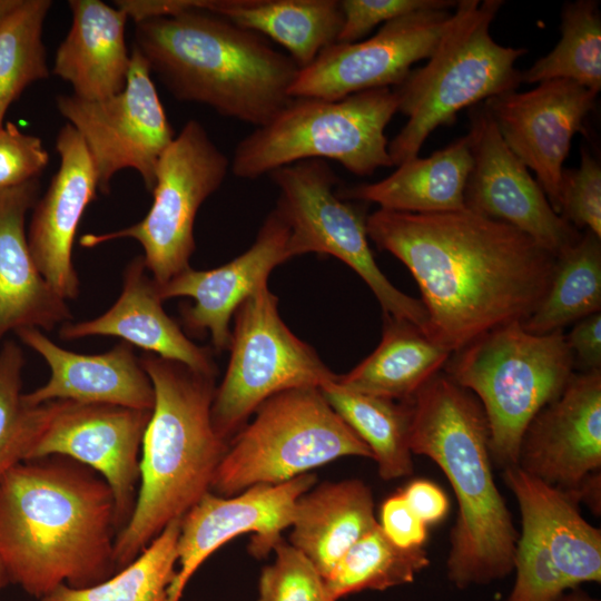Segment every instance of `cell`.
<instances>
[{
    "instance_id": "obj_1",
    "label": "cell",
    "mask_w": 601,
    "mask_h": 601,
    "mask_svg": "<svg viewBox=\"0 0 601 601\" xmlns=\"http://www.w3.org/2000/svg\"><path fill=\"white\" fill-rule=\"evenodd\" d=\"M367 236L420 287L425 334L452 354L525 321L546 295L555 256L521 230L469 209L411 214L378 208Z\"/></svg>"
},
{
    "instance_id": "obj_2",
    "label": "cell",
    "mask_w": 601,
    "mask_h": 601,
    "mask_svg": "<svg viewBox=\"0 0 601 601\" xmlns=\"http://www.w3.org/2000/svg\"><path fill=\"white\" fill-rule=\"evenodd\" d=\"M114 495L89 467L62 456L22 461L0 479V564L38 601L117 572Z\"/></svg>"
},
{
    "instance_id": "obj_3",
    "label": "cell",
    "mask_w": 601,
    "mask_h": 601,
    "mask_svg": "<svg viewBox=\"0 0 601 601\" xmlns=\"http://www.w3.org/2000/svg\"><path fill=\"white\" fill-rule=\"evenodd\" d=\"M412 454L431 459L457 501L446 575L457 589L486 585L513 571L518 534L492 472L490 431L476 396L443 370L408 401Z\"/></svg>"
},
{
    "instance_id": "obj_4",
    "label": "cell",
    "mask_w": 601,
    "mask_h": 601,
    "mask_svg": "<svg viewBox=\"0 0 601 601\" xmlns=\"http://www.w3.org/2000/svg\"><path fill=\"white\" fill-rule=\"evenodd\" d=\"M134 48L175 99L255 128L288 104L299 71L262 35L200 7L136 22Z\"/></svg>"
},
{
    "instance_id": "obj_5",
    "label": "cell",
    "mask_w": 601,
    "mask_h": 601,
    "mask_svg": "<svg viewBox=\"0 0 601 601\" xmlns=\"http://www.w3.org/2000/svg\"><path fill=\"white\" fill-rule=\"evenodd\" d=\"M139 362L152 383L155 404L141 444L135 506L115 540L117 571L210 492L228 446L211 422L216 375L147 352Z\"/></svg>"
},
{
    "instance_id": "obj_6",
    "label": "cell",
    "mask_w": 601,
    "mask_h": 601,
    "mask_svg": "<svg viewBox=\"0 0 601 601\" xmlns=\"http://www.w3.org/2000/svg\"><path fill=\"white\" fill-rule=\"evenodd\" d=\"M503 1L460 0L439 45L423 67L394 87L406 124L388 141L394 166L418 156L428 136L452 124L459 111L515 91L522 82L516 61L524 48L497 43L490 31Z\"/></svg>"
},
{
    "instance_id": "obj_7",
    "label": "cell",
    "mask_w": 601,
    "mask_h": 601,
    "mask_svg": "<svg viewBox=\"0 0 601 601\" xmlns=\"http://www.w3.org/2000/svg\"><path fill=\"white\" fill-rule=\"evenodd\" d=\"M443 371L480 401L492 462L504 470L518 465L528 425L562 393L574 361L562 331L532 334L515 321L454 352Z\"/></svg>"
},
{
    "instance_id": "obj_8",
    "label": "cell",
    "mask_w": 601,
    "mask_h": 601,
    "mask_svg": "<svg viewBox=\"0 0 601 601\" xmlns=\"http://www.w3.org/2000/svg\"><path fill=\"white\" fill-rule=\"evenodd\" d=\"M397 112L392 88L349 95L339 100L297 97L236 146L231 173L256 179L308 159H331L356 176L392 167L385 128Z\"/></svg>"
},
{
    "instance_id": "obj_9",
    "label": "cell",
    "mask_w": 601,
    "mask_h": 601,
    "mask_svg": "<svg viewBox=\"0 0 601 601\" xmlns=\"http://www.w3.org/2000/svg\"><path fill=\"white\" fill-rule=\"evenodd\" d=\"M228 442L211 492L233 496L278 484L343 456L373 459L370 447L331 407L318 387H295L265 400Z\"/></svg>"
},
{
    "instance_id": "obj_10",
    "label": "cell",
    "mask_w": 601,
    "mask_h": 601,
    "mask_svg": "<svg viewBox=\"0 0 601 601\" xmlns=\"http://www.w3.org/2000/svg\"><path fill=\"white\" fill-rule=\"evenodd\" d=\"M269 177L279 193L275 209L289 227L290 258L319 253L341 259L367 284L383 314L425 332L423 303L396 288L378 268L368 244L366 217L353 201L336 194L338 178L325 160L297 161L273 170Z\"/></svg>"
},
{
    "instance_id": "obj_11",
    "label": "cell",
    "mask_w": 601,
    "mask_h": 601,
    "mask_svg": "<svg viewBox=\"0 0 601 601\" xmlns=\"http://www.w3.org/2000/svg\"><path fill=\"white\" fill-rule=\"evenodd\" d=\"M230 161L196 119L188 120L160 156L152 204L138 223L102 234H86L82 247L122 238L137 240L146 267L158 286L184 272L195 250L198 209L225 180Z\"/></svg>"
},
{
    "instance_id": "obj_12",
    "label": "cell",
    "mask_w": 601,
    "mask_h": 601,
    "mask_svg": "<svg viewBox=\"0 0 601 601\" xmlns=\"http://www.w3.org/2000/svg\"><path fill=\"white\" fill-rule=\"evenodd\" d=\"M230 358L211 404L216 433L229 440L268 397L295 387H321L336 377L282 321L267 283L234 314Z\"/></svg>"
},
{
    "instance_id": "obj_13",
    "label": "cell",
    "mask_w": 601,
    "mask_h": 601,
    "mask_svg": "<svg viewBox=\"0 0 601 601\" xmlns=\"http://www.w3.org/2000/svg\"><path fill=\"white\" fill-rule=\"evenodd\" d=\"M56 105L79 136L92 161L98 189L108 194L114 176L131 168L151 193L158 160L175 138L148 63L132 48L125 88L108 98L59 95Z\"/></svg>"
},
{
    "instance_id": "obj_14",
    "label": "cell",
    "mask_w": 601,
    "mask_h": 601,
    "mask_svg": "<svg viewBox=\"0 0 601 601\" xmlns=\"http://www.w3.org/2000/svg\"><path fill=\"white\" fill-rule=\"evenodd\" d=\"M30 407L33 435L26 461L62 456L99 474L114 495L120 531L135 506L152 411L69 400Z\"/></svg>"
},
{
    "instance_id": "obj_15",
    "label": "cell",
    "mask_w": 601,
    "mask_h": 601,
    "mask_svg": "<svg viewBox=\"0 0 601 601\" xmlns=\"http://www.w3.org/2000/svg\"><path fill=\"white\" fill-rule=\"evenodd\" d=\"M452 17V9L415 11L385 22L368 39L335 42L299 69L289 96L339 100L361 91L395 87L414 63L428 59Z\"/></svg>"
},
{
    "instance_id": "obj_16",
    "label": "cell",
    "mask_w": 601,
    "mask_h": 601,
    "mask_svg": "<svg viewBox=\"0 0 601 601\" xmlns=\"http://www.w3.org/2000/svg\"><path fill=\"white\" fill-rule=\"evenodd\" d=\"M472 168L465 208L505 223L558 256L582 233L554 211L541 186L502 139L484 106L470 112Z\"/></svg>"
},
{
    "instance_id": "obj_17",
    "label": "cell",
    "mask_w": 601,
    "mask_h": 601,
    "mask_svg": "<svg viewBox=\"0 0 601 601\" xmlns=\"http://www.w3.org/2000/svg\"><path fill=\"white\" fill-rule=\"evenodd\" d=\"M316 481L308 472L278 484H256L233 496L206 493L180 520L178 569L167 601H180L198 568L237 535L254 533L249 552L259 559L268 555L290 526L298 497Z\"/></svg>"
},
{
    "instance_id": "obj_18",
    "label": "cell",
    "mask_w": 601,
    "mask_h": 601,
    "mask_svg": "<svg viewBox=\"0 0 601 601\" xmlns=\"http://www.w3.org/2000/svg\"><path fill=\"white\" fill-rule=\"evenodd\" d=\"M597 97V92L575 82L556 79L540 82L528 91L502 93L483 104L506 146L534 171L558 214L563 162L573 136L584 130V119L594 109Z\"/></svg>"
},
{
    "instance_id": "obj_19",
    "label": "cell",
    "mask_w": 601,
    "mask_h": 601,
    "mask_svg": "<svg viewBox=\"0 0 601 601\" xmlns=\"http://www.w3.org/2000/svg\"><path fill=\"white\" fill-rule=\"evenodd\" d=\"M516 466L569 493L601 470V371L574 373L532 418Z\"/></svg>"
},
{
    "instance_id": "obj_20",
    "label": "cell",
    "mask_w": 601,
    "mask_h": 601,
    "mask_svg": "<svg viewBox=\"0 0 601 601\" xmlns=\"http://www.w3.org/2000/svg\"><path fill=\"white\" fill-rule=\"evenodd\" d=\"M288 240L289 227L274 208L249 249L213 269L188 267L157 285L158 295L162 302L180 296L193 298V305L180 308L186 329L196 335L209 333L217 352L229 349L230 319L240 304L267 283L270 272L290 258Z\"/></svg>"
},
{
    "instance_id": "obj_21",
    "label": "cell",
    "mask_w": 601,
    "mask_h": 601,
    "mask_svg": "<svg viewBox=\"0 0 601 601\" xmlns=\"http://www.w3.org/2000/svg\"><path fill=\"white\" fill-rule=\"evenodd\" d=\"M59 169L33 206L27 234L32 258L48 284L66 300L79 295L72 247L82 215L97 197L98 180L88 150L68 122L56 138Z\"/></svg>"
},
{
    "instance_id": "obj_22",
    "label": "cell",
    "mask_w": 601,
    "mask_h": 601,
    "mask_svg": "<svg viewBox=\"0 0 601 601\" xmlns=\"http://www.w3.org/2000/svg\"><path fill=\"white\" fill-rule=\"evenodd\" d=\"M16 334L50 371L42 386L23 393L24 405L69 400L152 411L154 386L132 345L121 341L101 354H80L57 345L38 328H20Z\"/></svg>"
},
{
    "instance_id": "obj_23",
    "label": "cell",
    "mask_w": 601,
    "mask_h": 601,
    "mask_svg": "<svg viewBox=\"0 0 601 601\" xmlns=\"http://www.w3.org/2000/svg\"><path fill=\"white\" fill-rule=\"evenodd\" d=\"M59 336L65 341L115 336L147 353L177 361L197 372L209 375L217 373L210 349L193 343L162 308L158 286L142 255L127 264L121 293L108 311L92 319L62 324Z\"/></svg>"
},
{
    "instance_id": "obj_24",
    "label": "cell",
    "mask_w": 601,
    "mask_h": 601,
    "mask_svg": "<svg viewBox=\"0 0 601 601\" xmlns=\"http://www.w3.org/2000/svg\"><path fill=\"white\" fill-rule=\"evenodd\" d=\"M38 193V179L0 190V342L12 331L49 332L72 321L67 300L41 275L28 245L26 216Z\"/></svg>"
},
{
    "instance_id": "obj_25",
    "label": "cell",
    "mask_w": 601,
    "mask_h": 601,
    "mask_svg": "<svg viewBox=\"0 0 601 601\" xmlns=\"http://www.w3.org/2000/svg\"><path fill=\"white\" fill-rule=\"evenodd\" d=\"M68 4L71 27L57 48L52 72L81 99L120 92L131 60L125 38L127 14L100 0H70Z\"/></svg>"
},
{
    "instance_id": "obj_26",
    "label": "cell",
    "mask_w": 601,
    "mask_h": 601,
    "mask_svg": "<svg viewBox=\"0 0 601 601\" xmlns=\"http://www.w3.org/2000/svg\"><path fill=\"white\" fill-rule=\"evenodd\" d=\"M503 481L520 512L539 529L542 544L569 590L601 581V531L582 516L579 502L519 466L503 470Z\"/></svg>"
},
{
    "instance_id": "obj_27",
    "label": "cell",
    "mask_w": 601,
    "mask_h": 601,
    "mask_svg": "<svg viewBox=\"0 0 601 601\" xmlns=\"http://www.w3.org/2000/svg\"><path fill=\"white\" fill-rule=\"evenodd\" d=\"M377 523L373 493L363 481L324 482L298 497L289 543L325 579L344 553Z\"/></svg>"
},
{
    "instance_id": "obj_28",
    "label": "cell",
    "mask_w": 601,
    "mask_h": 601,
    "mask_svg": "<svg viewBox=\"0 0 601 601\" xmlns=\"http://www.w3.org/2000/svg\"><path fill=\"white\" fill-rule=\"evenodd\" d=\"M472 168L467 135L427 157H413L386 178L336 194L345 200L374 203L382 209L433 214L465 209L464 190Z\"/></svg>"
},
{
    "instance_id": "obj_29",
    "label": "cell",
    "mask_w": 601,
    "mask_h": 601,
    "mask_svg": "<svg viewBox=\"0 0 601 601\" xmlns=\"http://www.w3.org/2000/svg\"><path fill=\"white\" fill-rule=\"evenodd\" d=\"M204 10L282 46L299 69L337 41L339 0H206Z\"/></svg>"
},
{
    "instance_id": "obj_30",
    "label": "cell",
    "mask_w": 601,
    "mask_h": 601,
    "mask_svg": "<svg viewBox=\"0 0 601 601\" xmlns=\"http://www.w3.org/2000/svg\"><path fill=\"white\" fill-rule=\"evenodd\" d=\"M451 355L417 325L384 314L378 346L336 382L359 393L408 402Z\"/></svg>"
},
{
    "instance_id": "obj_31",
    "label": "cell",
    "mask_w": 601,
    "mask_h": 601,
    "mask_svg": "<svg viewBox=\"0 0 601 601\" xmlns=\"http://www.w3.org/2000/svg\"><path fill=\"white\" fill-rule=\"evenodd\" d=\"M319 390L331 407L370 447L384 481L413 473L408 402L348 390L339 385L336 377Z\"/></svg>"
},
{
    "instance_id": "obj_32",
    "label": "cell",
    "mask_w": 601,
    "mask_h": 601,
    "mask_svg": "<svg viewBox=\"0 0 601 601\" xmlns=\"http://www.w3.org/2000/svg\"><path fill=\"white\" fill-rule=\"evenodd\" d=\"M599 312L601 237L584 230L574 245L555 257L549 290L522 326L532 334H549Z\"/></svg>"
},
{
    "instance_id": "obj_33",
    "label": "cell",
    "mask_w": 601,
    "mask_h": 601,
    "mask_svg": "<svg viewBox=\"0 0 601 601\" xmlns=\"http://www.w3.org/2000/svg\"><path fill=\"white\" fill-rule=\"evenodd\" d=\"M430 565L424 546L404 549L393 543L377 523L361 536L325 578L331 601L352 593L384 591L404 585Z\"/></svg>"
},
{
    "instance_id": "obj_34",
    "label": "cell",
    "mask_w": 601,
    "mask_h": 601,
    "mask_svg": "<svg viewBox=\"0 0 601 601\" xmlns=\"http://www.w3.org/2000/svg\"><path fill=\"white\" fill-rule=\"evenodd\" d=\"M180 520L164 531L128 565L87 588L58 587L39 601H167L176 575Z\"/></svg>"
},
{
    "instance_id": "obj_35",
    "label": "cell",
    "mask_w": 601,
    "mask_h": 601,
    "mask_svg": "<svg viewBox=\"0 0 601 601\" xmlns=\"http://www.w3.org/2000/svg\"><path fill=\"white\" fill-rule=\"evenodd\" d=\"M561 38L525 72L522 82L563 79L599 93L601 89V13L599 1L577 0L561 13Z\"/></svg>"
},
{
    "instance_id": "obj_36",
    "label": "cell",
    "mask_w": 601,
    "mask_h": 601,
    "mask_svg": "<svg viewBox=\"0 0 601 601\" xmlns=\"http://www.w3.org/2000/svg\"><path fill=\"white\" fill-rule=\"evenodd\" d=\"M50 0H23L0 27V128L9 107L50 75L42 39Z\"/></svg>"
},
{
    "instance_id": "obj_37",
    "label": "cell",
    "mask_w": 601,
    "mask_h": 601,
    "mask_svg": "<svg viewBox=\"0 0 601 601\" xmlns=\"http://www.w3.org/2000/svg\"><path fill=\"white\" fill-rule=\"evenodd\" d=\"M23 353L12 341L0 348V479L26 461L32 435L31 407L23 404Z\"/></svg>"
},
{
    "instance_id": "obj_38",
    "label": "cell",
    "mask_w": 601,
    "mask_h": 601,
    "mask_svg": "<svg viewBox=\"0 0 601 601\" xmlns=\"http://www.w3.org/2000/svg\"><path fill=\"white\" fill-rule=\"evenodd\" d=\"M274 563L263 568L257 601H331L325 579L309 559L280 539Z\"/></svg>"
},
{
    "instance_id": "obj_39",
    "label": "cell",
    "mask_w": 601,
    "mask_h": 601,
    "mask_svg": "<svg viewBox=\"0 0 601 601\" xmlns=\"http://www.w3.org/2000/svg\"><path fill=\"white\" fill-rule=\"evenodd\" d=\"M559 214L578 230L601 237V166L585 149L577 169H563Z\"/></svg>"
},
{
    "instance_id": "obj_40",
    "label": "cell",
    "mask_w": 601,
    "mask_h": 601,
    "mask_svg": "<svg viewBox=\"0 0 601 601\" xmlns=\"http://www.w3.org/2000/svg\"><path fill=\"white\" fill-rule=\"evenodd\" d=\"M451 0H339L343 16L337 43L361 41L377 24L430 9H454Z\"/></svg>"
},
{
    "instance_id": "obj_41",
    "label": "cell",
    "mask_w": 601,
    "mask_h": 601,
    "mask_svg": "<svg viewBox=\"0 0 601 601\" xmlns=\"http://www.w3.org/2000/svg\"><path fill=\"white\" fill-rule=\"evenodd\" d=\"M49 161L42 140L8 121L0 128V190L38 179Z\"/></svg>"
},
{
    "instance_id": "obj_42",
    "label": "cell",
    "mask_w": 601,
    "mask_h": 601,
    "mask_svg": "<svg viewBox=\"0 0 601 601\" xmlns=\"http://www.w3.org/2000/svg\"><path fill=\"white\" fill-rule=\"evenodd\" d=\"M378 524L393 543L404 549L423 546L428 534V525L416 515L402 492L383 502Z\"/></svg>"
},
{
    "instance_id": "obj_43",
    "label": "cell",
    "mask_w": 601,
    "mask_h": 601,
    "mask_svg": "<svg viewBox=\"0 0 601 601\" xmlns=\"http://www.w3.org/2000/svg\"><path fill=\"white\" fill-rule=\"evenodd\" d=\"M574 368L581 372L601 371V312L578 322L565 335Z\"/></svg>"
},
{
    "instance_id": "obj_44",
    "label": "cell",
    "mask_w": 601,
    "mask_h": 601,
    "mask_svg": "<svg viewBox=\"0 0 601 601\" xmlns=\"http://www.w3.org/2000/svg\"><path fill=\"white\" fill-rule=\"evenodd\" d=\"M412 510L427 525L441 522L449 513L450 502L435 483L416 479L401 491Z\"/></svg>"
},
{
    "instance_id": "obj_45",
    "label": "cell",
    "mask_w": 601,
    "mask_h": 601,
    "mask_svg": "<svg viewBox=\"0 0 601 601\" xmlns=\"http://www.w3.org/2000/svg\"><path fill=\"white\" fill-rule=\"evenodd\" d=\"M200 0H117L115 6L135 22L146 19L173 16L198 8Z\"/></svg>"
},
{
    "instance_id": "obj_46",
    "label": "cell",
    "mask_w": 601,
    "mask_h": 601,
    "mask_svg": "<svg viewBox=\"0 0 601 601\" xmlns=\"http://www.w3.org/2000/svg\"><path fill=\"white\" fill-rule=\"evenodd\" d=\"M23 0H0V27Z\"/></svg>"
},
{
    "instance_id": "obj_47",
    "label": "cell",
    "mask_w": 601,
    "mask_h": 601,
    "mask_svg": "<svg viewBox=\"0 0 601 601\" xmlns=\"http://www.w3.org/2000/svg\"><path fill=\"white\" fill-rule=\"evenodd\" d=\"M559 601H600L581 590H573L566 592Z\"/></svg>"
},
{
    "instance_id": "obj_48",
    "label": "cell",
    "mask_w": 601,
    "mask_h": 601,
    "mask_svg": "<svg viewBox=\"0 0 601 601\" xmlns=\"http://www.w3.org/2000/svg\"><path fill=\"white\" fill-rule=\"evenodd\" d=\"M7 582V578L4 575L3 569L0 564V587H2Z\"/></svg>"
},
{
    "instance_id": "obj_49",
    "label": "cell",
    "mask_w": 601,
    "mask_h": 601,
    "mask_svg": "<svg viewBox=\"0 0 601 601\" xmlns=\"http://www.w3.org/2000/svg\"><path fill=\"white\" fill-rule=\"evenodd\" d=\"M38 601V600H37Z\"/></svg>"
}]
</instances>
